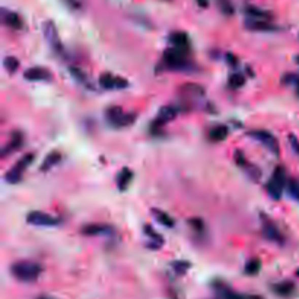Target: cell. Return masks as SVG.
I'll list each match as a JSON object with an SVG mask.
<instances>
[{
	"mask_svg": "<svg viewBox=\"0 0 299 299\" xmlns=\"http://www.w3.org/2000/svg\"><path fill=\"white\" fill-rule=\"evenodd\" d=\"M11 272L15 279H18L19 282L29 283V282H35L40 277L43 269L38 263H34V261H18L12 265Z\"/></svg>",
	"mask_w": 299,
	"mask_h": 299,
	"instance_id": "cell-1",
	"label": "cell"
},
{
	"mask_svg": "<svg viewBox=\"0 0 299 299\" xmlns=\"http://www.w3.org/2000/svg\"><path fill=\"white\" fill-rule=\"evenodd\" d=\"M34 159H35L34 153H26V155H23L22 158L18 161V163L6 173V175H5V180H6L9 184H18V183L22 180V175L23 173H25V170H26V168H28V167L34 162Z\"/></svg>",
	"mask_w": 299,
	"mask_h": 299,
	"instance_id": "cell-2",
	"label": "cell"
},
{
	"mask_svg": "<svg viewBox=\"0 0 299 299\" xmlns=\"http://www.w3.org/2000/svg\"><path fill=\"white\" fill-rule=\"evenodd\" d=\"M163 61L171 70H184L190 64L185 60V51L180 48H170L163 53Z\"/></svg>",
	"mask_w": 299,
	"mask_h": 299,
	"instance_id": "cell-3",
	"label": "cell"
},
{
	"mask_svg": "<svg viewBox=\"0 0 299 299\" xmlns=\"http://www.w3.org/2000/svg\"><path fill=\"white\" fill-rule=\"evenodd\" d=\"M107 120L114 127L121 128V127H127L130 126V124H133L135 120H136V115L124 113L120 107H110L107 110Z\"/></svg>",
	"mask_w": 299,
	"mask_h": 299,
	"instance_id": "cell-4",
	"label": "cell"
},
{
	"mask_svg": "<svg viewBox=\"0 0 299 299\" xmlns=\"http://www.w3.org/2000/svg\"><path fill=\"white\" fill-rule=\"evenodd\" d=\"M43 32H44V37H46L47 43L50 44V47L57 51V53H61L63 51V46H61V41H60V37H58L57 28L53 21H46L43 23Z\"/></svg>",
	"mask_w": 299,
	"mask_h": 299,
	"instance_id": "cell-5",
	"label": "cell"
},
{
	"mask_svg": "<svg viewBox=\"0 0 299 299\" xmlns=\"http://www.w3.org/2000/svg\"><path fill=\"white\" fill-rule=\"evenodd\" d=\"M254 140H258L260 143H263L267 149L270 150L272 153H275V155H279V143H277V139L272 135V133H269V131H265V130H253V131H250L248 133Z\"/></svg>",
	"mask_w": 299,
	"mask_h": 299,
	"instance_id": "cell-6",
	"label": "cell"
},
{
	"mask_svg": "<svg viewBox=\"0 0 299 299\" xmlns=\"http://www.w3.org/2000/svg\"><path fill=\"white\" fill-rule=\"evenodd\" d=\"M26 220L28 223L31 225H35V226H56L60 223V220L48 213H44V212H31L28 216H26Z\"/></svg>",
	"mask_w": 299,
	"mask_h": 299,
	"instance_id": "cell-7",
	"label": "cell"
},
{
	"mask_svg": "<svg viewBox=\"0 0 299 299\" xmlns=\"http://www.w3.org/2000/svg\"><path fill=\"white\" fill-rule=\"evenodd\" d=\"M23 78L29 82H48L51 81L53 75H51V72L48 69H46V68L37 66V68H29V69L25 70Z\"/></svg>",
	"mask_w": 299,
	"mask_h": 299,
	"instance_id": "cell-8",
	"label": "cell"
},
{
	"mask_svg": "<svg viewBox=\"0 0 299 299\" xmlns=\"http://www.w3.org/2000/svg\"><path fill=\"white\" fill-rule=\"evenodd\" d=\"M263 235L269 241L277 242V244L283 242V235L276 226V223L272 219L265 218V216H263Z\"/></svg>",
	"mask_w": 299,
	"mask_h": 299,
	"instance_id": "cell-9",
	"label": "cell"
},
{
	"mask_svg": "<svg viewBox=\"0 0 299 299\" xmlns=\"http://www.w3.org/2000/svg\"><path fill=\"white\" fill-rule=\"evenodd\" d=\"M99 83L101 86L105 88V89H124L128 86V82L120 76H113L110 73H105V75H101L99 78Z\"/></svg>",
	"mask_w": 299,
	"mask_h": 299,
	"instance_id": "cell-10",
	"label": "cell"
},
{
	"mask_svg": "<svg viewBox=\"0 0 299 299\" xmlns=\"http://www.w3.org/2000/svg\"><path fill=\"white\" fill-rule=\"evenodd\" d=\"M245 26L251 31H261V32H269V31H276L277 28L269 21H260V19H250L245 22Z\"/></svg>",
	"mask_w": 299,
	"mask_h": 299,
	"instance_id": "cell-11",
	"label": "cell"
},
{
	"mask_svg": "<svg viewBox=\"0 0 299 299\" xmlns=\"http://www.w3.org/2000/svg\"><path fill=\"white\" fill-rule=\"evenodd\" d=\"M175 115H177V110H175L174 107H171V105L163 107V108L159 110L158 118H156V121H155L153 126H162V124H165V123H168V121H171L173 118H175Z\"/></svg>",
	"mask_w": 299,
	"mask_h": 299,
	"instance_id": "cell-12",
	"label": "cell"
},
{
	"mask_svg": "<svg viewBox=\"0 0 299 299\" xmlns=\"http://www.w3.org/2000/svg\"><path fill=\"white\" fill-rule=\"evenodd\" d=\"M131 180H133V171L128 170V168H124L121 170V173L118 174L117 177V187L120 191H126L127 188L131 184Z\"/></svg>",
	"mask_w": 299,
	"mask_h": 299,
	"instance_id": "cell-13",
	"label": "cell"
},
{
	"mask_svg": "<svg viewBox=\"0 0 299 299\" xmlns=\"http://www.w3.org/2000/svg\"><path fill=\"white\" fill-rule=\"evenodd\" d=\"M111 232V228L107 226V225H98V223H92V225H86L82 228V234L83 235H89V237H96V235H105V234H110Z\"/></svg>",
	"mask_w": 299,
	"mask_h": 299,
	"instance_id": "cell-14",
	"label": "cell"
},
{
	"mask_svg": "<svg viewBox=\"0 0 299 299\" xmlns=\"http://www.w3.org/2000/svg\"><path fill=\"white\" fill-rule=\"evenodd\" d=\"M23 143V138L21 133H13V136L9 140V143L3 148V152H2V156H6V155H9L12 152H15V150H18L21 146H22Z\"/></svg>",
	"mask_w": 299,
	"mask_h": 299,
	"instance_id": "cell-15",
	"label": "cell"
},
{
	"mask_svg": "<svg viewBox=\"0 0 299 299\" xmlns=\"http://www.w3.org/2000/svg\"><path fill=\"white\" fill-rule=\"evenodd\" d=\"M3 22L6 23L12 29H21L22 28V19L15 12L3 11Z\"/></svg>",
	"mask_w": 299,
	"mask_h": 299,
	"instance_id": "cell-16",
	"label": "cell"
},
{
	"mask_svg": "<svg viewBox=\"0 0 299 299\" xmlns=\"http://www.w3.org/2000/svg\"><path fill=\"white\" fill-rule=\"evenodd\" d=\"M60 159H61V155L58 153L57 150H53V152H50L48 155L46 156V159L43 161V163H41V171L43 173H46V171H50L53 167H56L58 162H60Z\"/></svg>",
	"mask_w": 299,
	"mask_h": 299,
	"instance_id": "cell-17",
	"label": "cell"
},
{
	"mask_svg": "<svg viewBox=\"0 0 299 299\" xmlns=\"http://www.w3.org/2000/svg\"><path fill=\"white\" fill-rule=\"evenodd\" d=\"M170 41L174 46V48H180V50H185L188 47V35L185 32H173L170 37Z\"/></svg>",
	"mask_w": 299,
	"mask_h": 299,
	"instance_id": "cell-18",
	"label": "cell"
},
{
	"mask_svg": "<svg viewBox=\"0 0 299 299\" xmlns=\"http://www.w3.org/2000/svg\"><path fill=\"white\" fill-rule=\"evenodd\" d=\"M150 213L153 215V218L156 219L161 225L163 226H167V228H173L174 225H175V222H174V219L168 215V213H165V212H162L159 209H156V207H153L152 210H150Z\"/></svg>",
	"mask_w": 299,
	"mask_h": 299,
	"instance_id": "cell-19",
	"label": "cell"
},
{
	"mask_svg": "<svg viewBox=\"0 0 299 299\" xmlns=\"http://www.w3.org/2000/svg\"><path fill=\"white\" fill-rule=\"evenodd\" d=\"M219 293L222 295L223 299H263L261 296H257V295H247V296H244V295H240V293L230 290L229 288H226L223 285L219 286Z\"/></svg>",
	"mask_w": 299,
	"mask_h": 299,
	"instance_id": "cell-20",
	"label": "cell"
},
{
	"mask_svg": "<svg viewBox=\"0 0 299 299\" xmlns=\"http://www.w3.org/2000/svg\"><path fill=\"white\" fill-rule=\"evenodd\" d=\"M228 135H229V130L226 126H215L209 131V139L212 142H223L228 138Z\"/></svg>",
	"mask_w": 299,
	"mask_h": 299,
	"instance_id": "cell-21",
	"label": "cell"
},
{
	"mask_svg": "<svg viewBox=\"0 0 299 299\" xmlns=\"http://www.w3.org/2000/svg\"><path fill=\"white\" fill-rule=\"evenodd\" d=\"M273 290L276 292L277 295L286 298V296H290L295 292V285L292 282H280V283L273 286Z\"/></svg>",
	"mask_w": 299,
	"mask_h": 299,
	"instance_id": "cell-22",
	"label": "cell"
},
{
	"mask_svg": "<svg viewBox=\"0 0 299 299\" xmlns=\"http://www.w3.org/2000/svg\"><path fill=\"white\" fill-rule=\"evenodd\" d=\"M245 13H247L251 19H260V21H269V19L272 18L269 12L263 11V9H258V8H254V6L245 8Z\"/></svg>",
	"mask_w": 299,
	"mask_h": 299,
	"instance_id": "cell-23",
	"label": "cell"
},
{
	"mask_svg": "<svg viewBox=\"0 0 299 299\" xmlns=\"http://www.w3.org/2000/svg\"><path fill=\"white\" fill-rule=\"evenodd\" d=\"M265 190H267V193L270 194V196L273 197L275 200H279V198H282V191H283V188L280 187L279 184H276L273 180H270L267 184H265Z\"/></svg>",
	"mask_w": 299,
	"mask_h": 299,
	"instance_id": "cell-24",
	"label": "cell"
},
{
	"mask_svg": "<svg viewBox=\"0 0 299 299\" xmlns=\"http://www.w3.org/2000/svg\"><path fill=\"white\" fill-rule=\"evenodd\" d=\"M272 180L279 184L282 188H285V185H286V171H285V168L283 167H277L276 170H275V174H273V177H272Z\"/></svg>",
	"mask_w": 299,
	"mask_h": 299,
	"instance_id": "cell-25",
	"label": "cell"
},
{
	"mask_svg": "<svg viewBox=\"0 0 299 299\" xmlns=\"http://www.w3.org/2000/svg\"><path fill=\"white\" fill-rule=\"evenodd\" d=\"M3 66H5V69H6L8 73H15L16 70L19 69V60L16 57H13V56H9V57L5 58Z\"/></svg>",
	"mask_w": 299,
	"mask_h": 299,
	"instance_id": "cell-26",
	"label": "cell"
},
{
	"mask_svg": "<svg viewBox=\"0 0 299 299\" xmlns=\"http://www.w3.org/2000/svg\"><path fill=\"white\" fill-rule=\"evenodd\" d=\"M260 267H261V261L258 258H253L250 260L247 264H245V273L253 276V275H257L260 272Z\"/></svg>",
	"mask_w": 299,
	"mask_h": 299,
	"instance_id": "cell-27",
	"label": "cell"
},
{
	"mask_svg": "<svg viewBox=\"0 0 299 299\" xmlns=\"http://www.w3.org/2000/svg\"><path fill=\"white\" fill-rule=\"evenodd\" d=\"M143 229H145V234H146V235L149 237L150 240H153V241H152V244H156V242H158V244L161 245L162 241H163V240H162L161 235H158V234H156L155 230L150 228L149 225H145V228H143Z\"/></svg>",
	"mask_w": 299,
	"mask_h": 299,
	"instance_id": "cell-28",
	"label": "cell"
},
{
	"mask_svg": "<svg viewBox=\"0 0 299 299\" xmlns=\"http://www.w3.org/2000/svg\"><path fill=\"white\" fill-rule=\"evenodd\" d=\"M244 83H245V78L240 73H234L229 78V85L234 88H241Z\"/></svg>",
	"mask_w": 299,
	"mask_h": 299,
	"instance_id": "cell-29",
	"label": "cell"
},
{
	"mask_svg": "<svg viewBox=\"0 0 299 299\" xmlns=\"http://www.w3.org/2000/svg\"><path fill=\"white\" fill-rule=\"evenodd\" d=\"M288 190L290 193V196L295 197L296 200H299V181L296 180H290L288 183Z\"/></svg>",
	"mask_w": 299,
	"mask_h": 299,
	"instance_id": "cell-30",
	"label": "cell"
},
{
	"mask_svg": "<svg viewBox=\"0 0 299 299\" xmlns=\"http://www.w3.org/2000/svg\"><path fill=\"white\" fill-rule=\"evenodd\" d=\"M70 73H72L78 81L81 82V83L88 85V78H86V75H85L81 69H78V68H70Z\"/></svg>",
	"mask_w": 299,
	"mask_h": 299,
	"instance_id": "cell-31",
	"label": "cell"
},
{
	"mask_svg": "<svg viewBox=\"0 0 299 299\" xmlns=\"http://www.w3.org/2000/svg\"><path fill=\"white\" fill-rule=\"evenodd\" d=\"M219 5H220V9L225 15H232L234 13V8L230 6V3L228 0H219Z\"/></svg>",
	"mask_w": 299,
	"mask_h": 299,
	"instance_id": "cell-32",
	"label": "cell"
},
{
	"mask_svg": "<svg viewBox=\"0 0 299 299\" xmlns=\"http://www.w3.org/2000/svg\"><path fill=\"white\" fill-rule=\"evenodd\" d=\"M289 143L292 146V150L299 156V139L295 135H289Z\"/></svg>",
	"mask_w": 299,
	"mask_h": 299,
	"instance_id": "cell-33",
	"label": "cell"
},
{
	"mask_svg": "<svg viewBox=\"0 0 299 299\" xmlns=\"http://www.w3.org/2000/svg\"><path fill=\"white\" fill-rule=\"evenodd\" d=\"M174 270L175 272H178V273H185L187 270H188V263H185V261H177V263H174Z\"/></svg>",
	"mask_w": 299,
	"mask_h": 299,
	"instance_id": "cell-34",
	"label": "cell"
},
{
	"mask_svg": "<svg viewBox=\"0 0 299 299\" xmlns=\"http://www.w3.org/2000/svg\"><path fill=\"white\" fill-rule=\"evenodd\" d=\"M235 161H237V163L240 167H247V159H245V156L242 155L240 150H237V153H235Z\"/></svg>",
	"mask_w": 299,
	"mask_h": 299,
	"instance_id": "cell-35",
	"label": "cell"
},
{
	"mask_svg": "<svg viewBox=\"0 0 299 299\" xmlns=\"http://www.w3.org/2000/svg\"><path fill=\"white\" fill-rule=\"evenodd\" d=\"M197 3H198L200 8H207L209 6V0H197Z\"/></svg>",
	"mask_w": 299,
	"mask_h": 299,
	"instance_id": "cell-36",
	"label": "cell"
},
{
	"mask_svg": "<svg viewBox=\"0 0 299 299\" xmlns=\"http://www.w3.org/2000/svg\"><path fill=\"white\" fill-rule=\"evenodd\" d=\"M295 83H296V89H298V92H299V76H295Z\"/></svg>",
	"mask_w": 299,
	"mask_h": 299,
	"instance_id": "cell-37",
	"label": "cell"
},
{
	"mask_svg": "<svg viewBox=\"0 0 299 299\" xmlns=\"http://www.w3.org/2000/svg\"><path fill=\"white\" fill-rule=\"evenodd\" d=\"M38 299H53V298H48V296H41V298Z\"/></svg>",
	"mask_w": 299,
	"mask_h": 299,
	"instance_id": "cell-38",
	"label": "cell"
},
{
	"mask_svg": "<svg viewBox=\"0 0 299 299\" xmlns=\"http://www.w3.org/2000/svg\"><path fill=\"white\" fill-rule=\"evenodd\" d=\"M296 63H298V64H299V56H298V57H296Z\"/></svg>",
	"mask_w": 299,
	"mask_h": 299,
	"instance_id": "cell-39",
	"label": "cell"
},
{
	"mask_svg": "<svg viewBox=\"0 0 299 299\" xmlns=\"http://www.w3.org/2000/svg\"><path fill=\"white\" fill-rule=\"evenodd\" d=\"M298 276H299V270H298Z\"/></svg>",
	"mask_w": 299,
	"mask_h": 299,
	"instance_id": "cell-40",
	"label": "cell"
}]
</instances>
